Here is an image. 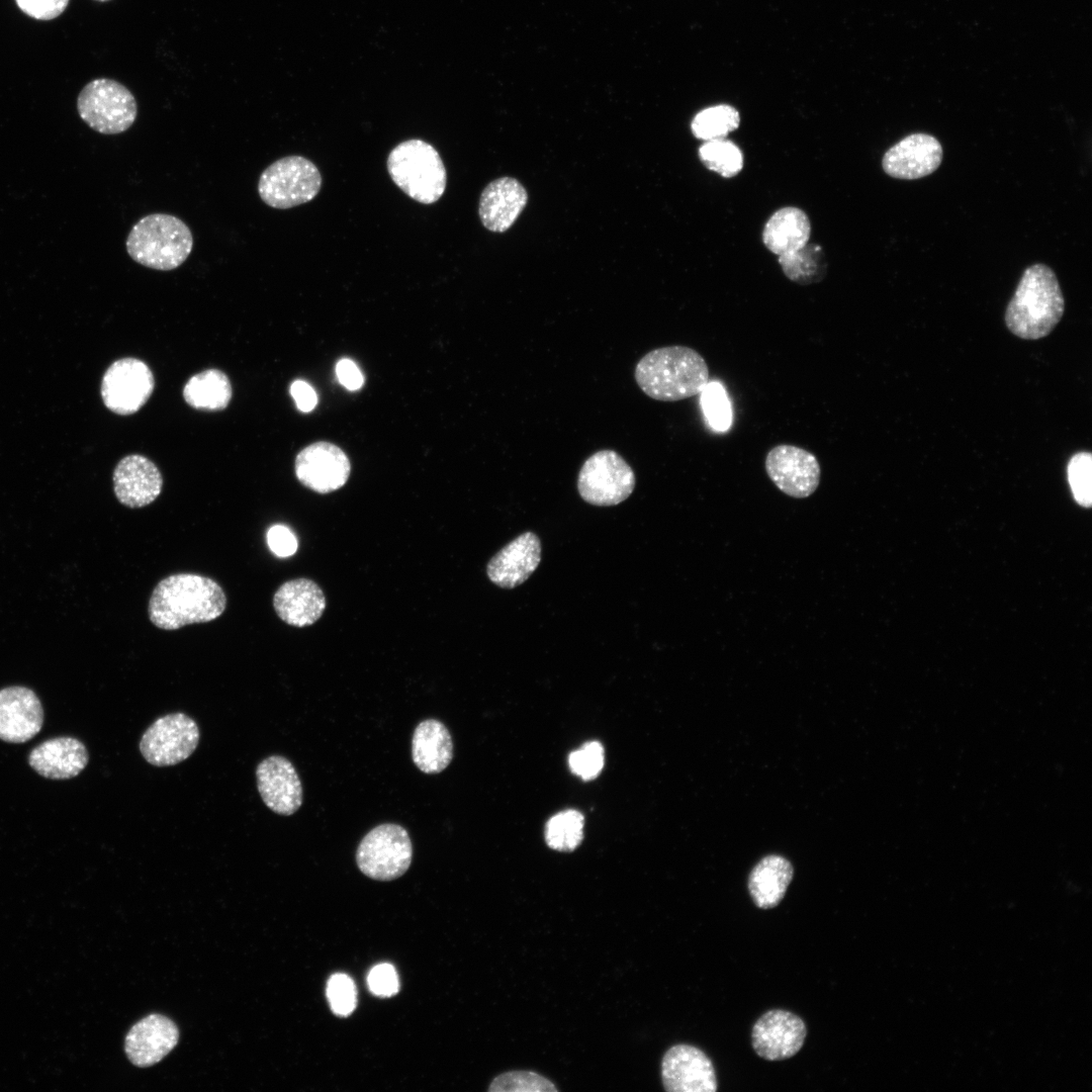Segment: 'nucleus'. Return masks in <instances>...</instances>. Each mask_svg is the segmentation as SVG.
Here are the masks:
<instances>
[{"label":"nucleus","mask_w":1092,"mask_h":1092,"mask_svg":"<svg viewBox=\"0 0 1092 1092\" xmlns=\"http://www.w3.org/2000/svg\"><path fill=\"white\" fill-rule=\"evenodd\" d=\"M95 1H98V2H107V1H110V0H95Z\"/></svg>","instance_id":"37998d69"},{"label":"nucleus","mask_w":1092,"mask_h":1092,"mask_svg":"<svg viewBox=\"0 0 1092 1092\" xmlns=\"http://www.w3.org/2000/svg\"><path fill=\"white\" fill-rule=\"evenodd\" d=\"M583 816L576 810H565L549 819L545 827L547 844L559 851L573 850L583 837Z\"/></svg>","instance_id":"7c9ffc66"},{"label":"nucleus","mask_w":1092,"mask_h":1092,"mask_svg":"<svg viewBox=\"0 0 1092 1092\" xmlns=\"http://www.w3.org/2000/svg\"><path fill=\"white\" fill-rule=\"evenodd\" d=\"M740 115L736 108L727 104L707 107L699 111L691 122L693 134L705 142L725 139L738 128Z\"/></svg>","instance_id":"c756f323"},{"label":"nucleus","mask_w":1092,"mask_h":1092,"mask_svg":"<svg viewBox=\"0 0 1092 1092\" xmlns=\"http://www.w3.org/2000/svg\"><path fill=\"white\" fill-rule=\"evenodd\" d=\"M176 1024L161 1014H150L128 1031L124 1050L129 1061L141 1068L150 1067L165 1058L178 1043Z\"/></svg>","instance_id":"aec40b11"},{"label":"nucleus","mask_w":1092,"mask_h":1092,"mask_svg":"<svg viewBox=\"0 0 1092 1092\" xmlns=\"http://www.w3.org/2000/svg\"><path fill=\"white\" fill-rule=\"evenodd\" d=\"M779 263L787 278L802 285L819 282L826 274L822 248L809 242L797 251L779 256Z\"/></svg>","instance_id":"c85d7f7f"},{"label":"nucleus","mask_w":1092,"mask_h":1092,"mask_svg":"<svg viewBox=\"0 0 1092 1092\" xmlns=\"http://www.w3.org/2000/svg\"><path fill=\"white\" fill-rule=\"evenodd\" d=\"M26 15L37 20H51L62 14L70 0H15Z\"/></svg>","instance_id":"58836bf2"},{"label":"nucleus","mask_w":1092,"mask_h":1092,"mask_svg":"<svg viewBox=\"0 0 1092 1092\" xmlns=\"http://www.w3.org/2000/svg\"><path fill=\"white\" fill-rule=\"evenodd\" d=\"M155 387L150 367L138 358H121L105 371L101 382V397L111 412L128 416L146 404Z\"/></svg>","instance_id":"9b49d317"},{"label":"nucleus","mask_w":1092,"mask_h":1092,"mask_svg":"<svg viewBox=\"0 0 1092 1092\" xmlns=\"http://www.w3.org/2000/svg\"><path fill=\"white\" fill-rule=\"evenodd\" d=\"M661 1078L668 1092H715L717 1079L709 1057L690 1044H675L662 1058Z\"/></svg>","instance_id":"ddd939ff"},{"label":"nucleus","mask_w":1092,"mask_h":1092,"mask_svg":"<svg viewBox=\"0 0 1092 1092\" xmlns=\"http://www.w3.org/2000/svg\"><path fill=\"white\" fill-rule=\"evenodd\" d=\"M701 394L702 407L710 426L717 431L729 429L732 413L723 386L718 382H709Z\"/></svg>","instance_id":"72a5a7b5"},{"label":"nucleus","mask_w":1092,"mask_h":1092,"mask_svg":"<svg viewBox=\"0 0 1092 1092\" xmlns=\"http://www.w3.org/2000/svg\"><path fill=\"white\" fill-rule=\"evenodd\" d=\"M43 710L33 691L24 687L0 690V739L10 743L30 740L41 729Z\"/></svg>","instance_id":"a211bd4d"},{"label":"nucleus","mask_w":1092,"mask_h":1092,"mask_svg":"<svg viewBox=\"0 0 1092 1092\" xmlns=\"http://www.w3.org/2000/svg\"><path fill=\"white\" fill-rule=\"evenodd\" d=\"M81 119L102 134L126 131L135 121L138 104L127 87L116 80L98 78L87 83L77 98Z\"/></svg>","instance_id":"423d86ee"},{"label":"nucleus","mask_w":1092,"mask_h":1092,"mask_svg":"<svg viewBox=\"0 0 1092 1092\" xmlns=\"http://www.w3.org/2000/svg\"><path fill=\"white\" fill-rule=\"evenodd\" d=\"M367 984L369 990L381 998L391 997L399 990L396 970L388 963L374 966L367 976Z\"/></svg>","instance_id":"4c0bfd02"},{"label":"nucleus","mask_w":1092,"mask_h":1092,"mask_svg":"<svg viewBox=\"0 0 1092 1092\" xmlns=\"http://www.w3.org/2000/svg\"><path fill=\"white\" fill-rule=\"evenodd\" d=\"M232 394L229 377L218 369L193 375L183 388L184 400L195 410L222 411L229 405Z\"/></svg>","instance_id":"cd10ccee"},{"label":"nucleus","mask_w":1092,"mask_h":1092,"mask_svg":"<svg viewBox=\"0 0 1092 1092\" xmlns=\"http://www.w3.org/2000/svg\"><path fill=\"white\" fill-rule=\"evenodd\" d=\"M226 596L212 578L196 573H175L160 580L149 601L150 621L163 630L217 619L225 610Z\"/></svg>","instance_id":"f257e3e1"},{"label":"nucleus","mask_w":1092,"mask_h":1092,"mask_svg":"<svg viewBox=\"0 0 1092 1092\" xmlns=\"http://www.w3.org/2000/svg\"><path fill=\"white\" fill-rule=\"evenodd\" d=\"M541 560V542L532 532H525L502 548L487 563L486 574L503 588H514L536 570Z\"/></svg>","instance_id":"412c9836"},{"label":"nucleus","mask_w":1092,"mask_h":1092,"mask_svg":"<svg viewBox=\"0 0 1092 1092\" xmlns=\"http://www.w3.org/2000/svg\"><path fill=\"white\" fill-rule=\"evenodd\" d=\"M125 247L128 256L140 265L170 271L181 266L191 254L193 236L179 217L152 213L131 228Z\"/></svg>","instance_id":"20e7f679"},{"label":"nucleus","mask_w":1092,"mask_h":1092,"mask_svg":"<svg viewBox=\"0 0 1092 1092\" xmlns=\"http://www.w3.org/2000/svg\"><path fill=\"white\" fill-rule=\"evenodd\" d=\"M604 748L601 743L590 741L571 752L568 764L571 771L584 781L596 778L603 769Z\"/></svg>","instance_id":"e433bc0d"},{"label":"nucleus","mask_w":1092,"mask_h":1092,"mask_svg":"<svg viewBox=\"0 0 1092 1092\" xmlns=\"http://www.w3.org/2000/svg\"><path fill=\"white\" fill-rule=\"evenodd\" d=\"M413 844L408 832L395 823L380 824L360 841L356 851L359 870L377 881L401 877L410 868Z\"/></svg>","instance_id":"1a4fd4ad"},{"label":"nucleus","mask_w":1092,"mask_h":1092,"mask_svg":"<svg viewBox=\"0 0 1092 1092\" xmlns=\"http://www.w3.org/2000/svg\"><path fill=\"white\" fill-rule=\"evenodd\" d=\"M88 760L87 748L73 737L49 739L34 747L28 756L29 765L40 776L52 780L76 777L85 768Z\"/></svg>","instance_id":"b1692460"},{"label":"nucleus","mask_w":1092,"mask_h":1092,"mask_svg":"<svg viewBox=\"0 0 1092 1092\" xmlns=\"http://www.w3.org/2000/svg\"><path fill=\"white\" fill-rule=\"evenodd\" d=\"M636 477L632 467L616 451L603 449L590 455L577 476L581 498L594 506L610 507L627 499L633 492Z\"/></svg>","instance_id":"6e6552de"},{"label":"nucleus","mask_w":1092,"mask_h":1092,"mask_svg":"<svg viewBox=\"0 0 1092 1092\" xmlns=\"http://www.w3.org/2000/svg\"><path fill=\"white\" fill-rule=\"evenodd\" d=\"M200 732L197 723L182 712L156 719L140 741L143 757L155 766H170L186 760L197 748Z\"/></svg>","instance_id":"9d476101"},{"label":"nucleus","mask_w":1092,"mask_h":1092,"mask_svg":"<svg viewBox=\"0 0 1092 1092\" xmlns=\"http://www.w3.org/2000/svg\"><path fill=\"white\" fill-rule=\"evenodd\" d=\"M942 157V147L936 138L917 132L892 146L883 157L882 167L893 178L914 180L933 173Z\"/></svg>","instance_id":"f3484780"},{"label":"nucleus","mask_w":1092,"mask_h":1092,"mask_svg":"<svg viewBox=\"0 0 1092 1092\" xmlns=\"http://www.w3.org/2000/svg\"><path fill=\"white\" fill-rule=\"evenodd\" d=\"M327 998L334 1014L349 1016L357 1004V991L353 980L342 973L332 975L327 983Z\"/></svg>","instance_id":"c9c22d12"},{"label":"nucleus","mask_w":1092,"mask_h":1092,"mask_svg":"<svg viewBox=\"0 0 1092 1092\" xmlns=\"http://www.w3.org/2000/svg\"><path fill=\"white\" fill-rule=\"evenodd\" d=\"M1068 480L1075 500L1082 507L1092 503V456L1089 452H1079L1072 456L1068 464Z\"/></svg>","instance_id":"f704fd0d"},{"label":"nucleus","mask_w":1092,"mask_h":1092,"mask_svg":"<svg viewBox=\"0 0 1092 1092\" xmlns=\"http://www.w3.org/2000/svg\"><path fill=\"white\" fill-rule=\"evenodd\" d=\"M278 617L293 627H306L320 620L326 609V597L320 585L308 578L282 583L273 596Z\"/></svg>","instance_id":"4be33fe9"},{"label":"nucleus","mask_w":1092,"mask_h":1092,"mask_svg":"<svg viewBox=\"0 0 1092 1092\" xmlns=\"http://www.w3.org/2000/svg\"><path fill=\"white\" fill-rule=\"evenodd\" d=\"M297 479L317 493H329L342 487L350 476V461L336 445L328 442L313 443L301 450L295 458Z\"/></svg>","instance_id":"2eb2a0df"},{"label":"nucleus","mask_w":1092,"mask_h":1092,"mask_svg":"<svg viewBox=\"0 0 1092 1092\" xmlns=\"http://www.w3.org/2000/svg\"><path fill=\"white\" fill-rule=\"evenodd\" d=\"M258 792L265 805L283 816L294 814L301 806L303 791L293 764L281 755H270L257 766Z\"/></svg>","instance_id":"dca6fc26"},{"label":"nucleus","mask_w":1092,"mask_h":1092,"mask_svg":"<svg viewBox=\"0 0 1092 1092\" xmlns=\"http://www.w3.org/2000/svg\"><path fill=\"white\" fill-rule=\"evenodd\" d=\"M290 394L293 397L296 406L303 413L312 411L317 403V396L314 389L303 380H295L290 385Z\"/></svg>","instance_id":"79ce46f5"},{"label":"nucleus","mask_w":1092,"mask_h":1092,"mask_svg":"<svg viewBox=\"0 0 1092 1092\" xmlns=\"http://www.w3.org/2000/svg\"><path fill=\"white\" fill-rule=\"evenodd\" d=\"M267 543L270 550L279 557H288L297 550V539L292 531L284 525H274L267 532Z\"/></svg>","instance_id":"ea45409f"},{"label":"nucleus","mask_w":1092,"mask_h":1092,"mask_svg":"<svg viewBox=\"0 0 1092 1092\" xmlns=\"http://www.w3.org/2000/svg\"><path fill=\"white\" fill-rule=\"evenodd\" d=\"M1065 300L1055 272L1044 264L1027 267L1005 311V324L1015 336L1037 340L1061 321Z\"/></svg>","instance_id":"7ed1b4c3"},{"label":"nucleus","mask_w":1092,"mask_h":1092,"mask_svg":"<svg viewBox=\"0 0 1092 1092\" xmlns=\"http://www.w3.org/2000/svg\"><path fill=\"white\" fill-rule=\"evenodd\" d=\"M412 758L423 772L443 771L453 758V741L448 728L439 720L426 719L418 724L412 738Z\"/></svg>","instance_id":"393cba45"},{"label":"nucleus","mask_w":1092,"mask_h":1092,"mask_svg":"<svg viewBox=\"0 0 1092 1092\" xmlns=\"http://www.w3.org/2000/svg\"><path fill=\"white\" fill-rule=\"evenodd\" d=\"M528 194L515 178L502 177L491 181L481 192L479 217L488 231L504 233L516 221L527 204Z\"/></svg>","instance_id":"5701e85b"},{"label":"nucleus","mask_w":1092,"mask_h":1092,"mask_svg":"<svg viewBox=\"0 0 1092 1092\" xmlns=\"http://www.w3.org/2000/svg\"><path fill=\"white\" fill-rule=\"evenodd\" d=\"M336 373L342 385L349 390H357L362 387L364 377L358 366L350 359L340 360L336 366Z\"/></svg>","instance_id":"a19ab883"},{"label":"nucleus","mask_w":1092,"mask_h":1092,"mask_svg":"<svg viewBox=\"0 0 1092 1092\" xmlns=\"http://www.w3.org/2000/svg\"><path fill=\"white\" fill-rule=\"evenodd\" d=\"M490 1092H553L554 1084L538 1073L511 1071L495 1077L488 1088Z\"/></svg>","instance_id":"473e14b6"},{"label":"nucleus","mask_w":1092,"mask_h":1092,"mask_svg":"<svg viewBox=\"0 0 1092 1092\" xmlns=\"http://www.w3.org/2000/svg\"><path fill=\"white\" fill-rule=\"evenodd\" d=\"M764 467L774 484L792 497L810 496L820 482L821 467L817 457L796 445L772 447L765 456Z\"/></svg>","instance_id":"f8f14e48"},{"label":"nucleus","mask_w":1092,"mask_h":1092,"mask_svg":"<svg viewBox=\"0 0 1092 1092\" xmlns=\"http://www.w3.org/2000/svg\"><path fill=\"white\" fill-rule=\"evenodd\" d=\"M112 479L116 498L130 509L152 504L163 487L159 468L149 458L139 454L123 457L115 466Z\"/></svg>","instance_id":"6ab92c4d"},{"label":"nucleus","mask_w":1092,"mask_h":1092,"mask_svg":"<svg viewBox=\"0 0 1092 1092\" xmlns=\"http://www.w3.org/2000/svg\"><path fill=\"white\" fill-rule=\"evenodd\" d=\"M808 215L800 208L787 206L771 214L762 231V242L774 254L781 256L804 247L810 239Z\"/></svg>","instance_id":"a878e982"},{"label":"nucleus","mask_w":1092,"mask_h":1092,"mask_svg":"<svg viewBox=\"0 0 1092 1092\" xmlns=\"http://www.w3.org/2000/svg\"><path fill=\"white\" fill-rule=\"evenodd\" d=\"M634 377L650 398L678 401L701 394L709 383L710 372L698 351L673 345L645 354L636 364Z\"/></svg>","instance_id":"f03ea898"},{"label":"nucleus","mask_w":1092,"mask_h":1092,"mask_svg":"<svg viewBox=\"0 0 1092 1092\" xmlns=\"http://www.w3.org/2000/svg\"><path fill=\"white\" fill-rule=\"evenodd\" d=\"M387 170L398 188L424 204L437 202L446 189L443 161L437 150L422 140L395 146L388 155Z\"/></svg>","instance_id":"39448f33"},{"label":"nucleus","mask_w":1092,"mask_h":1092,"mask_svg":"<svg viewBox=\"0 0 1092 1092\" xmlns=\"http://www.w3.org/2000/svg\"><path fill=\"white\" fill-rule=\"evenodd\" d=\"M699 158L706 168L725 178L736 176L743 167L741 150L726 139L705 142L699 148Z\"/></svg>","instance_id":"2f4dec72"},{"label":"nucleus","mask_w":1092,"mask_h":1092,"mask_svg":"<svg viewBox=\"0 0 1092 1092\" xmlns=\"http://www.w3.org/2000/svg\"><path fill=\"white\" fill-rule=\"evenodd\" d=\"M322 187L317 167L301 156L276 160L260 175L258 193L268 206L288 209L312 200Z\"/></svg>","instance_id":"0eeeda50"},{"label":"nucleus","mask_w":1092,"mask_h":1092,"mask_svg":"<svg viewBox=\"0 0 1092 1092\" xmlns=\"http://www.w3.org/2000/svg\"><path fill=\"white\" fill-rule=\"evenodd\" d=\"M791 862L780 855L763 857L751 871L748 890L754 904L761 909L776 907L784 898L793 878Z\"/></svg>","instance_id":"bb28decb"},{"label":"nucleus","mask_w":1092,"mask_h":1092,"mask_svg":"<svg viewBox=\"0 0 1092 1092\" xmlns=\"http://www.w3.org/2000/svg\"><path fill=\"white\" fill-rule=\"evenodd\" d=\"M806 1035V1024L798 1015L787 1010H769L752 1027V1046L764 1060H785L801 1050Z\"/></svg>","instance_id":"4468645a"}]
</instances>
